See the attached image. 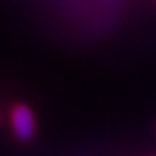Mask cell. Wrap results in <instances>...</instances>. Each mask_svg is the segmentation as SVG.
I'll return each instance as SVG.
<instances>
[{
	"mask_svg": "<svg viewBox=\"0 0 156 156\" xmlns=\"http://www.w3.org/2000/svg\"><path fill=\"white\" fill-rule=\"evenodd\" d=\"M12 126L17 138L30 140L35 131V121H33L32 111L25 105H18L12 111Z\"/></svg>",
	"mask_w": 156,
	"mask_h": 156,
	"instance_id": "obj_1",
	"label": "cell"
}]
</instances>
